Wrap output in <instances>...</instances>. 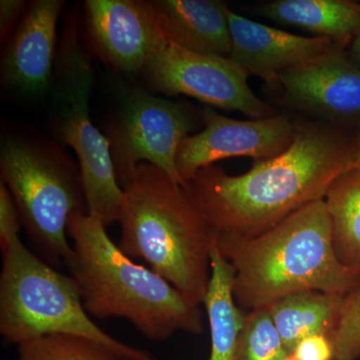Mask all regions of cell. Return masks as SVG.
<instances>
[{
    "label": "cell",
    "instance_id": "cell-27",
    "mask_svg": "<svg viewBox=\"0 0 360 360\" xmlns=\"http://www.w3.org/2000/svg\"><path fill=\"white\" fill-rule=\"evenodd\" d=\"M355 169L360 170V127L354 130Z\"/></svg>",
    "mask_w": 360,
    "mask_h": 360
},
{
    "label": "cell",
    "instance_id": "cell-15",
    "mask_svg": "<svg viewBox=\"0 0 360 360\" xmlns=\"http://www.w3.org/2000/svg\"><path fill=\"white\" fill-rule=\"evenodd\" d=\"M165 39L187 51L229 58V7L220 0L151 1Z\"/></svg>",
    "mask_w": 360,
    "mask_h": 360
},
{
    "label": "cell",
    "instance_id": "cell-13",
    "mask_svg": "<svg viewBox=\"0 0 360 360\" xmlns=\"http://www.w3.org/2000/svg\"><path fill=\"white\" fill-rule=\"evenodd\" d=\"M231 52L229 58L248 77L270 84L279 73L345 49L330 39L302 37L257 22L229 11Z\"/></svg>",
    "mask_w": 360,
    "mask_h": 360
},
{
    "label": "cell",
    "instance_id": "cell-23",
    "mask_svg": "<svg viewBox=\"0 0 360 360\" xmlns=\"http://www.w3.org/2000/svg\"><path fill=\"white\" fill-rule=\"evenodd\" d=\"M21 220L13 196L0 181V248H4L13 239L20 238Z\"/></svg>",
    "mask_w": 360,
    "mask_h": 360
},
{
    "label": "cell",
    "instance_id": "cell-8",
    "mask_svg": "<svg viewBox=\"0 0 360 360\" xmlns=\"http://www.w3.org/2000/svg\"><path fill=\"white\" fill-rule=\"evenodd\" d=\"M201 125L200 110L186 101H170L141 89L132 91L108 136L120 186L129 182L141 162L155 165L187 186L177 172V153L182 141Z\"/></svg>",
    "mask_w": 360,
    "mask_h": 360
},
{
    "label": "cell",
    "instance_id": "cell-14",
    "mask_svg": "<svg viewBox=\"0 0 360 360\" xmlns=\"http://www.w3.org/2000/svg\"><path fill=\"white\" fill-rule=\"evenodd\" d=\"M65 4L63 0H37L30 6L2 58V84L7 89L26 96L49 89L56 25Z\"/></svg>",
    "mask_w": 360,
    "mask_h": 360
},
{
    "label": "cell",
    "instance_id": "cell-2",
    "mask_svg": "<svg viewBox=\"0 0 360 360\" xmlns=\"http://www.w3.org/2000/svg\"><path fill=\"white\" fill-rule=\"evenodd\" d=\"M71 255L65 266L77 284L87 314L96 319L129 321L148 340L203 330L200 305L186 300L151 269L135 264L116 245L101 220L77 212L68 229Z\"/></svg>",
    "mask_w": 360,
    "mask_h": 360
},
{
    "label": "cell",
    "instance_id": "cell-25",
    "mask_svg": "<svg viewBox=\"0 0 360 360\" xmlns=\"http://www.w3.org/2000/svg\"><path fill=\"white\" fill-rule=\"evenodd\" d=\"M25 2L20 0H1L0 2V28L1 37L6 35L20 15Z\"/></svg>",
    "mask_w": 360,
    "mask_h": 360
},
{
    "label": "cell",
    "instance_id": "cell-7",
    "mask_svg": "<svg viewBox=\"0 0 360 360\" xmlns=\"http://www.w3.org/2000/svg\"><path fill=\"white\" fill-rule=\"evenodd\" d=\"M58 85V132L77 153L87 212L105 226L120 222L124 191L116 176L110 142L89 116L92 70L75 33L65 35Z\"/></svg>",
    "mask_w": 360,
    "mask_h": 360
},
{
    "label": "cell",
    "instance_id": "cell-12",
    "mask_svg": "<svg viewBox=\"0 0 360 360\" xmlns=\"http://www.w3.org/2000/svg\"><path fill=\"white\" fill-rule=\"evenodd\" d=\"M87 32L101 58L127 75L142 72L165 39L151 1L87 0Z\"/></svg>",
    "mask_w": 360,
    "mask_h": 360
},
{
    "label": "cell",
    "instance_id": "cell-19",
    "mask_svg": "<svg viewBox=\"0 0 360 360\" xmlns=\"http://www.w3.org/2000/svg\"><path fill=\"white\" fill-rule=\"evenodd\" d=\"M336 257L360 272V170L350 169L329 187L326 198Z\"/></svg>",
    "mask_w": 360,
    "mask_h": 360
},
{
    "label": "cell",
    "instance_id": "cell-11",
    "mask_svg": "<svg viewBox=\"0 0 360 360\" xmlns=\"http://www.w3.org/2000/svg\"><path fill=\"white\" fill-rule=\"evenodd\" d=\"M203 129L180 144L177 172L187 184L201 168L231 158L269 160L290 148L295 139V115L281 111L259 120L227 117L212 106L200 110Z\"/></svg>",
    "mask_w": 360,
    "mask_h": 360
},
{
    "label": "cell",
    "instance_id": "cell-3",
    "mask_svg": "<svg viewBox=\"0 0 360 360\" xmlns=\"http://www.w3.org/2000/svg\"><path fill=\"white\" fill-rule=\"evenodd\" d=\"M122 188L120 250L144 260L189 302L202 304L215 234L189 187L141 162Z\"/></svg>",
    "mask_w": 360,
    "mask_h": 360
},
{
    "label": "cell",
    "instance_id": "cell-16",
    "mask_svg": "<svg viewBox=\"0 0 360 360\" xmlns=\"http://www.w3.org/2000/svg\"><path fill=\"white\" fill-rule=\"evenodd\" d=\"M253 11L259 18L335 40L347 49L360 35V2L352 0H271Z\"/></svg>",
    "mask_w": 360,
    "mask_h": 360
},
{
    "label": "cell",
    "instance_id": "cell-5",
    "mask_svg": "<svg viewBox=\"0 0 360 360\" xmlns=\"http://www.w3.org/2000/svg\"><path fill=\"white\" fill-rule=\"evenodd\" d=\"M1 252L0 335L6 342L20 345L44 335H77L101 343L123 360H158L97 326L75 279L32 252L20 238Z\"/></svg>",
    "mask_w": 360,
    "mask_h": 360
},
{
    "label": "cell",
    "instance_id": "cell-20",
    "mask_svg": "<svg viewBox=\"0 0 360 360\" xmlns=\"http://www.w3.org/2000/svg\"><path fill=\"white\" fill-rule=\"evenodd\" d=\"M16 360H123L110 348L82 336L49 335L18 345Z\"/></svg>",
    "mask_w": 360,
    "mask_h": 360
},
{
    "label": "cell",
    "instance_id": "cell-17",
    "mask_svg": "<svg viewBox=\"0 0 360 360\" xmlns=\"http://www.w3.org/2000/svg\"><path fill=\"white\" fill-rule=\"evenodd\" d=\"M343 295L319 290L284 296L266 307L290 355L304 338L315 335L333 338Z\"/></svg>",
    "mask_w": 360,
    "mask_h": 360
},
{
    "label": "cell",
    "instance_id": "cell-18",
    "mask_svg": "<svg viewBox=\"0 0 360 360\" xmlns=\"http://www.w3.org/2000/svg\"><path fill=\"white\" fill-rule=\"evenodd\" d=\"M234 271L220 252L215 239L212 251V276L202 304L210 331L208 360H236L239 335L245 312L233 296Z\"/></svg>",
    "mask_w": 360,
    "mask_h": 360
},
{
    "label": "cell",
    "instance_id": "cell-21",
    "mask_svg": "<svg viewBox=\"0 0 360 360\" xmlns=\"http://www.w3.org/2000/svg\"><path fill=\"white\" fill-rule=\"evenodd\" d=\"M290 355L267 307L245 312L236 360H283Z\"/></svg>",
    "mask_w": 360,
    "mask_h": 360
},
{
    "label": "cell",
    "instance_id": "cell-4",
    "mask_svg": "<svg viewBox=\"0 0 360 360\" xmlns=\"http://www.w3.org/2000/svg\"><path fill=\"white\" fill-rule=\"evenodd\" d=\"M234 271L233 296L243 311L307 290L345 295L360 272L341 264L326 200L304 206L257 238L217 243Z\"/></svg>",
    "mask_w": 360,
    "mask_h": 360
},
{
    "label": "cell",
    "instance_id": "cell-24",
    "mask_svg": "<svg viewBox=\"0 0 360 360\" xmlns=\"http://www.w3.org/2000/svg\"><path fill=\"white\" fill-rule=\"evenodd\" d=\"M291 356L296 360H335L333 341L326 335L309 336L296 345Z\"/></svg>",
    "mask_w": 360,
    "mask_h": 360
},
{
    "label": "cell",
    "instance_id": "cell-10",
    "mask_svg": "<svg viewBox=\"0 0 360 360\" xmlns=\"http://www.w3.org/2000/svg\"><path fill=\"white\" fill-rule=\"evenodd\" d=\"M265 85L290 115L354 131L360 127V68L345 49L283 71Z\"/></svg>",
    "mask_w": 360,
    "mask_h": 360
},
{
    "label": "cell",
    "instance_id": "cell-28",
    "mask_svg": "<svg viewBox=\"0 0 360 360\" xmlns=\"http://www.w3.org/2000/svg\"><path fill=\"white\" fill-rule=\"evenodd\" d=\"M283 360H296V359H295V357L291 356V355H290V356L286 357V359H284Z\"/></svg>",
    "mask_w": 360,
    "mask_h": 360
},
{
    "label": "cell",
    "instance_id": "cell-9",
    "mask_svg": "<svg viewBox=\"0 0 360 360\" xmlns=\"http://www.w3.org/2000/svg\"><path fill=\"white\" fill-rule=\"evenodd\" d=\"M142 73L151 89L165 96L193 97L251 120L279 112L253 92L250 77L231 58L187 51L168 40L150 56Z\"/></svg>",
    "mask_w": 360,
    "mask_h": 360
},
{
    "label": "cell",
    "instance_id": "cell-22",
    "mask_svg": "<svg viewBox=\"0 0 360 360\" xmlns=\"http://www.w3.org/2000/svg\"><path fill=\"white\" fill-rule=\"evenodd\" d=\"M331 341L335 360L360 359V279L343 295L338 326Z\"/></svg>",
    "mask_w": 360,
    "mask_h": 360
},
{
    "label": "cell",
    "instance_id": "cell-6",
    "mask_svg": "<svg viewBox=\"0 0 360 360\" xmlns=\"http://www.w3.org/2000/svg\"><path fill=\"white\" fill-rule=\"evenodd\" d=\"M0 172L39 257L56 269L65 266L72 251L70 217L87 212L79 170L51 149L7 139L0 150Z\"/></svg>",
    "mask_w": 360,
    "mask_h": 360
},
{
    "label": "cell",
    "instance_id": "cell-1",
    "mask_svg": "<svg viewBox=\"0 0 360 360\" xmlns=\"http://www.w3.org/2000/svg\"><path fill=\"white\" fill-rule=\"evenodd\" d=\"M295 117V139L281 155L253 161L239 175L210 165L187 184L217 243L257 238L304 206L324 200L335 179L354 169V130Z\"/></svg>",
    "mask_w": 360,
    "mask_h": 360
},
{
    "label": "cell",
    "instance_id": "cell-26",
    "mask_svg": "<svg viewBox=\"0 0 360 360\" xmlns=\"http://www.w3.org/2000/svg\"><path fill=\"white\" fill-rule=\"evenodd\" d=\"M347 51L349 58L360 68V35L352 40L348 45Z\"/></svg>",
    "mask_w": 360,
    "mask_h": 360
}]
</instances>
